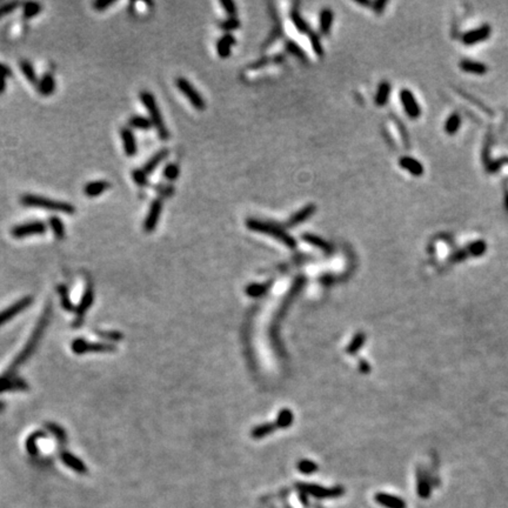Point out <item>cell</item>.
Listing matches in <instances>:
<instances>
[{
	"mask_svg": "<svg viewBox=\"0 0 508 508\" xmlns=\"http://www.w3.org/2000/svg\"><path fill=\"white\" fill-rule=\"evenodd\" d=\"M22 205L28 206V207L34 208H42L46 211L53 212H61V213L72 214L76 212V207L72 203L65 202H58V200L50 199L41 196H34V194H25L20 199Z\"/></svg>",
	"mask_w": 508,
	"mask_h": 508,
	"instance_id": "obj_1",
	"label": "cell"
},
{
	"mask_svg": "<svg viewBox=\"0 0 508 508\" xmlns=\"http://www.w3.org/2000/svg\"><path fill=\"white\" fill-rule=\"evenodd\" d=\"M247 227L252 231L260 232V233H266L274 237L275 239L283 241L286 246L288 247L294 248L297 246V241L291 237L287 232L281 226L277 225L274 223H268V222H263V220L258 219H248L247 220Z\"/></svg>",
	"mask_w": 508,
	"mask_h": 508,
	"instance_id": "obj_2",
	"label": "cell"
},
{
	"mask_svg": "<svg viewBox=\"0 0 508 508\" xmlns=\"http://www.w3.org/2000/svg\"><path fill=\"white\" fill-rule=\"evenodd\" d=\"M140 100H142L143 106H145L148 114H150V120L152 122V125L156 127L158 136L163 140L168 139L169 132L167 127H166L165 122H163L162 112H160L159 107H158V104L153 94L147 91L140 92Z\"/></svg>",
	"mask_w": 508,
	"mask_h": 508,
	"instance_id": "obj_3",
	"label": "cell"
},
{
	"mask_svg": "<svg viewBox=\"0 0 508 508\" xmlns=\"http://www.w3.org/2000/svg\"><path fill=\"white\" fill-rule=\"evenodd\" d=\"M176 85H177V87L183 92V96H185L186 98L191 102V104L194 108L202 111L206 107V102L202 97V94H200L199 92L194 88V86L192 85L187 79L183 78V77L177 78Z\"/></svg>",
	"mask_w": 508,
	"mask_h": 508,
	"instance_id": "obj_4",
	"label": "cell"
},
{
	"mask_svg": "<svg viewBox=\"0 0 508 508\" xmlns=\"http://www.w3.org/2000/svg\"><path fill=\"white\" fill-rule=\"evenodd\" d=\"M46 231V225L42 222H30L17 225L11 229V234L16 239L31 237V235L42 234Z\"/></svg>",
	"mask_w": 508,
	"mask_h": 508,
	"instance_id": "obj_5",
	"label": "cell"
},
{
	"mask_svg": "<svg viewBox=\"0 0 508 508\" xmlns=\"http://www.w3.org/2000/svg\"><path fill=\"white\" fill-rule=\"evenodd\" d=\"M400 100L401 104H403L404 110L406 111L407 116L412 118V119H417V118L420 117V106H419L417 99H415L414 94H413L412 92L409 90H401Z\"/></svg>",
	"mask_w": 508,
	"mask_h": 508,
	"instance_id": "obj_6",
	"label": "cell"
},
{
	"mask_svg": "<svg viewBox=\"0 0 508 508\" xmlns=\"http://www.w3.org/2000/svg\"><path fill=\"white\" fill-rule=\"evenodd\" d=\"M162 212H163L162 200L156 199L154 202H152L150 209H148V213H147V215H146L145 222H143V228H145L146 232H152L156 229Z\"/></svg>",
	"mask_w": 508,
	"mask_h": 508,
	"instance_id": "obj_7",
	"label": "cell"
},
{
	"mask_svg": "<svg viewBox=\"0 0 508 508\" xmlns=\"http://www.w3.org/2000/svg\"><path fill=\"white\" fill-rule=\"evenodd\" d=\"M72 348L78 354L81 353H87V352H111L113 351L114 347L111 345H106V344H90L86 343L84 340H77L74 341Z\"/></svg>",
	"mask_w": 508,
	"mask_h": 508,
	"instance_id": "obj_8",
	"label": "cell"
},
{
	"mask_svg": "<svg viewBox=\"0 0 508 508\" xmlns=\"http://www.w3.org/2000/svg\"><path fill=\"white\" fill-rule=\"evenodd\" d=\"M31 303H32V298L31 297L25 298V299L20 300V301H18V303L14 304L13 306L8 307V308L5 309V311L0 312V326L4 325V324L10 319H12L14 315H17L18 313L24 311L27 306L31 305Z\"/></svg>",
	"mask_w": 508,
	"mask_h": 508,
	"instance_id": "obj_9",
	"label": "cell"
},
{
	"mask_svg": "<svg viewBox=\"0 0 508 508\" xmlns=\"http://www.w3.org/2000/svg\"><path fill=\"white\" fill-rule=\"evenodd\" d=\"M120 136H122V145H124V150L126 156L133 157L137 154V142H136V137H134L133 132L130 128L125 127L122 128L120 131Z\"/></svg>",
	"mask_w": 508,
	"mask_h": 508,
	"instance_id": "obj_10",
	"label": "cell"
},
{
	"mask_svg": "<svg viewBox=\"0 0 508 508\" xmlns=\"http://www.w3.org/2000/svg\"><path fill=\"white\" fill-rule=\"evenodd\" d=\"M315 211H317V206L313 205V203H311V205H307L304 208H301L298 212H295V213L288 219L287 225L291 226V227L292 226L299 225V224L306 222L307 219H309V218H311L312 215L315 213Z\"/></svg>",
	"mask_w": 508,
	"mask_h": 508,
	"instance_id": "obj_11",
	"label": "cell"
},
{
	"mask_svg": "<svg viewBox=\"0 0 508 508\" xmlns=\"http://www.w3.org/2000/svg\"><path fill=\"white\" fill-rule=\"evenodd\" d=\"M14 389H27V385L21 379H14L12 377H5L2 375L0 378V392L5 391H14Z\"/></svg>",
	"mask_w": 508,
	"mask_h": 508,
	"instance_id": "obj_12",
	"label": "cell"
},
{
	"mask_svg": "<svg viewBox=\"0 0 508 508\" xmlns=\"http://www.w3.org/2000/svg\"><path fill=\"white\" fill-rule=\"evenodd\" d=\"M399 163H400L401 167H403L404 169H406V171H408L410 174H413V176H415V177L423 176V173H424L423 165H421V163H419L417 159H414V158L401 157L400 160H399Z\"/></svg>",
	"mask_w": 508,
	"mask_h": 508,
	"instance_id": "obj_13",
	"label": "cell"
},
{
	"mask_svg": "<svg viewBox=\"0 0 508 508\" xmlns=\"http://www.w3.org/2000/svg\"><path fill=\"white\" fill-rule=\"evenodd\" d=\"M235 44V39L232 34H225L222 38L218 40L217 42V52L219 54L220 58L225 59L228 58L229 54H231V48L232 46Z\"/></svg>",
	"mask_w": 508,
	"mask_h": 508,
	"instance_id": "obj_14",
	"label": "cell"
},
{
	"mask_svg": "<svg viewBox=\"0 0 508 508\" xmlns=\"http://www.w3.org/2000/svg\"><path fill=\"white\" fill-rule=\"evenodd\" d=\"M108 188H110V183L105 182V180H97V182H91L85 185L84 193L90 198H96L107 191Z\"/></svg>",
	"mask_w": 508,
	"mask_h": 508,
	"instance_id": "obj_15",
	"label": "cell"
},
{
	"mask_svg": "<svg viewBox=\"0 0 508 508\" xmlns=\"http://www.w3.org/2000/svg\"><path fill=\"white\" fill-rule=\"evenodd\" d=\"M167 156H168L167 150H162V151L157 152V153L154 154V156L145 163V165H143L142 171L145 172L146 174H150V173H152V172H154V169L158 167V165L162 163L163 160L167 158Z\"/></svg>",
	"mask_w": 508,
	"mask_h": 508,
	"instance_id": "obj_16",
	"label": "cell"
},
{
	"mask_svg": "<svg viewBox=\"0 0 508 508\" xmlns=\"http://www.w3.org/2000/svg\"><path fill=\"white\" fill-rule=\"evenodd\" d=\"M333 19H334V16H333V12L329 8H324V10L321 11L319 19V26L321 33L325 34V36L331 33Z\"/></svg>",
	"mask_w": 508,
	"mask_h": 508,
	"instance_id": "obj_17",
	"label": "cell"
},
{
	"mask_svg": "<svg viewBox=\"0 0 508 508\" xmlns=\"http://www.w3.org/2000/svg\"><path fill=\"white\" fill-rule=\"evenodd\" d=\"M38 90L42 96H51L56 90V80H54L52 74L47 73L39 80Z\"/></svg>",
	"mask_w": 508,
	"mask_h": 508,
	"instance_id": "obj_18",
	"label": "cell"
},
{
	"mask_svg": "<svg viewBox=\"0 0 508 508\" xmlns=\"http://www.w3.org/2000/svg\"><path fill=\"white\" fill-rule=\"evenodd\" d=\"M489 33H490V28L488 26H485L482 28H479V30L472 31V32H468L467 34H465L463 40H464L465 44H474V42L481 41V40L486 39L487 37H488Z\"/></svg>",
	"mask_w": 508,
	"mask_h": 508,
	"instance_id": "obj_19",
	"label": "cell"
},
{
	"mask_svg": "<svg viewBox=\"0 0 508 508\" xmlns=\"http://www.w3.org/2000/svg\"><path fill=\"white\" fill-rule=\"evenodd\" d=\"M389 94H391V85H389V82L383 81L380 85H379V87L377 90V94H375V99H374L375 104H377L378 106L386 105L387 102H388V99H389Z\"/></svg>",
	"mask_w": 508,
	"mask_h": 508,
	"instance_id": "obj_20",
	"label": "cell"
},
{
	"mask_svg": "<svg viewBox=\"0 0 508 508\" xmlns=\"http://www.w3.org/2000/svg\"><path fill=\"white\" fill-rule=\"evenodd\" d=\"M50 227L52 229L54 237L57 239L61 240L65 238V226L64 223L59 219L58 217H51L50 218Z\"/></svg>",
	"mask_w": 508,
	"mask_h": 508,
	"instance_id": "obj_21",
	"label": "cell"
},
{
	"mask_svg": "<svg viewBox=\"0 0 508 508\" xmlns=\"http://www.w3.org/2000/svg\"><path fill=\"white\" fill-rule=\"evenodd\" d=\"M291 20H292V22L294 24L295 28H297L300 33L309 34L312 32L311 28H309L308 25H307V22L303 19V17H301L300 14L297 12V11H292L291 12Z\"/></svg>",
	"mask_w": 508,
	"mask_h": 508,
	"instance_id": "obj_22",
	"label": "cell"
},
{
	"mask_svg": "<svg viewBox=\"0 0 508 508\" xmlns=\"http://www.w3.org/2000/svg\"><path fill=\"white\" fill-rule=\"evenodd\" d=\"M128 124H130L131 127L138 128V130H148V128H151L152 126H153L150 119H147V118L142 116L132 117L130 122H128Z\"/></svg>",
	"mask_w": 508,
	"mask_h": 508,
	"instance_id": "obj_23",
	"label": "cell"
},
{
	"mask_svg": "<svg viewBox=\"0 0 508 508\" xmlns=\"http://www.w3.org/2000/svg\"><path fill=\"white\" fill-rule=\"evenodd\" d=\"M22 8H24V17L27 19L32 18V17L37 16V14H39L40 12H41V5H40L39 2H36V1L25 2L24 7Z\"/></svg>",
	"mask_w": 508,
	"mask_h": 508,
	"instance_id": "obj_24",
	"label": "cell"
},
{
	"mask_svg": "<svg viewBox=\"0 0 508 508\" xmlns=\"http://www.w3.org/2000/svg\"><path fill=\"white\" fill-rule=\"evenodd\" d=\"M461 68L466 72H472V73H478L482 74L487 71V68L485 67V65L479 64V62L474 61H468V60H465L461 62Z\"/></svg>",
	"mask_w": 508,
	"mask_h": 508,
	"instance_id": "obj_25",
	"label": "cell"
},
{
	"mask_svg": "<svg viewBox=\"0 0 508 508\" xmlns=\"http://www.w3.org/2000/svg\"><path fill=\"white\" fill-rule=\"evenodd\" d=\"M20 68H21V72L24 73L25 78H26L28 81L30 82H37V76H36V71H34L33 66L31 65V62L28 61H21L20 62Z\"/></svg>",
	"mask_w": 508,
	"mask_h": 508,
	"instance_id": "obj_26",
	"label": "cell"
},
{
	"mask_svg": "<svg viewBox=\"0 0 508 508\" xmlns=\"http://www.w3.org/2000/svg\"><path fill=\"white\" fill-rule=\"evenodd\" d=\"M304 239H305L307 243L312 244V245H314V246H317V247L324 249V251H329V245H328V244H327L324 239H321V238L317 237V235L305 234V235H304Z\"/></svg>",
	"mask_w": 508,
	"mask_h": 508,
	"instance_id": "obj_27",
	"label": "cell"
},
{
	"mask_svg": "<svg viewBox=\"0 0 508 508\" xmlns=\"http://www.w3.org/2000/svg\"><path fill=\"white\" fill-rule=\"evenodd\" d=\"M180 174V168L177 163H168L163 169V177L167 180H176Z\"/></svg>",
	"mask_w": 508,
	"mask_h": 508,
	"instance_id": "obj_28",
	"label": "cell"
},
{
	"mask_svg": "<svg viewBox=\"0 0 508 508\" xmlns=\"http://www.w3.org/2000/svg\"><path fill=\"white\" fill-rule=\"evenodd\" d=\"M459 126H460V118H459L458 114H453V116H450L448 120H447L445 130H446L448 134H454L455 132L458 131Z\"/></svg>",
	"mask_w": 508,
	"mask_h": 508,
	"instance_id": "obj_29",
	"label": "cell"
},
{
	"mask_svg": "<svg viewBox=\"0 0 508 508\" xmlns=\"http://www.w3.org/2000/svg\"><path fill=\"white\" fill-rule=\"evenodd\" d=\"M92 300H93V292H92L91 289L88 288L87 291H86L84 298H82L81 304H80V306H79V308H78V315H79V317H80V315L84 314V313L86 312V309H87L88 307L91 306Z\"/></svg>",
	"mask_w": 508,
	"mask_h": 508,
	"instance_id": "obj_30",
	"label": "cell"
},
{
	"mask_svg": "<svg viewBox=\"0 0 508 508\" xmlns=\"http://www.w3.org/2000/svg\"><path fill=\"white\" fill-rule=\"evenodd\" d=\"M61 458H62V460H64V463H65V464H67L68 466L73 467L74 469L79 470V472H80V470H82V469L85 468L84 465H82L81 463H80V461L78 460V459L74 458L73 455L68 454V453H64V454L61 455Z\"/></svg>",
	"mask_w": 508,
	"mask_h": 508,
	"instance_id": "obj_31",
	"label": "cell"
},
{
	"mask_svg": "<svg viewBox=\"0 0 508 508\" xmlns=\"http://www.w3.org/2000/svg\"><path fill=\"white\" fill-rule=\"evenodd\" d=\"M308 36H309V41H311L312 47H313V50H314V52L317 53L318 56H323V54H324L323 44H321L319 37H318L314 32H311V33L308 34Z\"/></svg>",
	"mask_w": 508,
	"mask_h": 508,
	"instance_id": "obj_32",
	"label": "cell"
},
{
	"mask_svg": "<svg viewBox=\"0 0 508 508\" xmlns=\"http://www.w3.org/2000/svg\"><path fill=\"white\" fill-rule=\"evenodd\" d=\"M240 26V21L234 17H231L229 19L224 20L223 22H220V28L224 31H232L237 30Z\"/></svg>",
	"mask_w": 508,
	"mask_h": 508,
	"instance_id": "obj_33",
	"label": "cell"
},
{
	"mask_svg": "<svg viewBox=\"0 0 508 508\" xmlns=\"http://www.w3.org/2000/svg\"><path fill=\"white\" fill-rule=\"evenodd\" d=\"M132 177H133V180L139 186H145L146 183H147V174H146L142 169H134V171L132 172Z\"/></svg>",
	"mask_w": 508,
	"mask_h": 508,
	"instance_id": "obj_34",
	"label": "cell"
},
{
	"mask_svg": "<svg viewBox=\"0 0 508 508\" xmlns=\"http://www.w3.org/2000/svg\"><path fill=\"white\" fill-rule=\"evenodd\" d=\"M19 6L18 1H10V2H4L2 5H0V18L7 14L12 13L17 7Z\"/></svg>",
	"mask_w": 508,
	"mask_h": 508,
	"instance_id": "obj_35",
	"label": "cell"
},
{
	"mask_svg": "<svg viewBox=\"0 0 508 508\" xmlns=\"http://www.w3.org/2000/svg\"><path fill=\"white\" fill-rule=\"evenodd\" d=\"M220 4H222L225 12L228 13L231 17H234L237 14V6L232 0H223V1H220Z\"/></svg>",
	"mask_w": 508,
	"mask_h": 508,
	"instance_id": "obj_36",
	"label": "cell"
},
{
	"mask_svg": "<svg viewBox=\"0 0 508 508\" xmlns=\"http://www.w3.org/2000/svg\"><path fill=\"white\" fill-rule=\"evenodd\" d=\"M114 2L116 1H113V0H97L96 2H93V7L96 8L97 11H104L108 6L113 5Z\"/></svg>",
	"mask_w": 508,
	"mask_h": 508,
	"instance_id": "obj_37",
	"label": "cell"
},
{
	"mask_svg": "<svg viewBox=\"0 0 508 508\" xmlns=\"http://www.w3.org/2000/svg\"><path fill=\"white\" fill-rule=\"evenodd\" d=\"M287 50H288L289 52L297 54V56L299 57V58H305V53H304L303 51L300 50L299 46L295 44L294 41H289L288 44H287Z\"/></svg>",
	"mask_w": 508,
	"mask_h": 508,
	"instance_id": "obj_38",
	"label": "cell"
},
{
	"mask_svg": "<svg viewBox=\"0 0 508 508\" xmlns=\"http://www.w3.org/2000/svg\"><path fill=\"white\" fill-rule=\"evenodd\" d=\"M48 428H50V430H51V432H52V433H53V434H54V435H56V437H57V438H58L60 441L65 440L66 435H65L64 430H62L61 428H60V427H58V426H56V425H48Z\"/></svg>",
	"mask_w": 508,
	"mask_h": 508,
	"instance_id": "obj_39",
	"label": "cell"
},
{
	"mask_svg": "<svg viewBox=\"0 0 508 508\" xmlns=\"http://www.w3.org/2000/svg\"><path fill=\"white\" fill-rule=\"evenodd\" d=\"M60 292H61L62 305H64V307H65L66 309H70L71 308V304L68 303V297H67V293H66L64 287H61V288H60Z\"/></svg>",
	"mask_w": 508,
	"mask_h": 508,
	"instance_id": "obj_40",
	"label": "cell"
},
{
	"mask_svg": "<svg viewBox=\"0 0 508 508\" xmlns=\"http://www.w3.org/2000/svg\"><path fill=\"white\" fill-rule=\"evenodd\" d=\"M8 74H11V71L5 65L0 64V79H5Z\"/></svg>",
	"mask_w": 508,
	"mask_h": 508,
	"instance_id": "obj_41",
	"label": "cell"
},
{
	"mask_svg": "<svg viewBox=\"0 0 508 508\" xmlns=\"http://www.w3.org/2000/svg\"><path fill=\"white\" fill-rule=\"evenodd\" d=\"M373 6H374V11L377 13H381L383 12L384 7L386 6V1H377L373 4Z\"/></svg>",
	"mask_w": 508,
	"mask_h": 508,
	"instance_id": "obj_42",
	"label": "cell"
},
{
	"mask_svg": "<svg viewBox=\"0 0 508 508\" xmlns=\"http://www.w3.org/2000/svg\"><path fill=\"white\" fill-rule=\"evenodd\" d=\"M99 334L102 335V337H106V335H107L106 333H99ZM119 338H120V335L116 334V333H112V334L110 335V339H113V340H119Z\"/></svg>",
	"mask_w": 508,
	"mask_h": 508,
	"instance_id": "obj_43",
	"label": "cell"
}]
</instances>
